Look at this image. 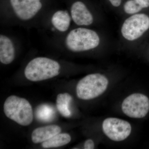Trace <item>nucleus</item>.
I'll return each mask as SVG.
<instances>
[{"instance_id": "15", "label": "nucleus", "mask_w": 149, "mask_h": 149, "mask_svg": "<svg viewBox=\"0 0 149 149\" xmlns=\"http://www.w3.org/2000/svg\"><path fill=\"white\" fill-rule=\"evenodd\" d=\"M55 110L47 104H43L37 107L35 116L38 120L43 122H49L54 118Z\"/></svg>"}, {"instance_id": "11", "label": "nucleus", "mask_w": 149, "mask_h": 149, "mask_svg": "<svg viewBox=\"0 0 149 149\" xmlns=\"http://www.w3.org/2000/svg\"><path fill=\"white\" fill-rule=\"evenodd\" d=\"M15 58V49L13 43L8 37L0 36V61L4 64H10Z\"/></svg>"}, {"instance_id": "3", "label": "nucleus", "mask_w": 149, "mask_h": 149, "mask_svg": "<svg viewBox=\"0 0 149 149\" xmlns=\"http://www.w3.org/2000/svg\"><path fill=\"white\" fill-rule=\"evenodd\" d=\"M100 42V38L97 32L84 28L71 30L65 40L67 48L75 52L93 49L97 47Z\"/></svg>"}, {"instance_id": "4", "label": "nucleus", "mask_w": 149, "mask_h": 149, "mask_svg": "<svg viewBox=\"0 0 149 149\" xmlns=\"http://www.w3.org/2000/svg\"><path fill=\"white\" fill-rule=\"evenodd\" d=\"M108 84V80L103 74L100 73L88 74L77 83V97L85 100L95 98L104 93Z\"/></svg>"}, {"instance_id": "7", "label": "nucleus", "mask_w": 149, "mask_h": 149, "mask_svg": "<svg viewBox=\"0 0 149 149\" xmlns=\"http://www.w3.org/2000/svg\"><path fill=\"white\" fill-rule=\"evenodd\" d=\"M102 129L106 136L112 141H124L130 136L132 130L130 123L126 120L108 118L104 120Z\"/></svg>"}, {"instance_id": "10", "label": "nucleus", "mask_w": 149, "mask_h": 149, "mask_svg": "<svg viewBox=\"0 0 149 149\" xmlns=\"http://www.w3.org/2000/svg\"><path fill=\"white\" fill-rule=\"evenodd\" d=\"M61 131V128L57 125H47L36 128L32 133V142L35 144L42 143L60 133Z\"/></svg>"}, {"instance_id": "13", "label": "nucleus", "mask_w": 149, "mask_h": 149, "mask_svg": "<svg viewBox=\"0 0 149 149\" xmlns=\"http://www.w3.org/2000/svg\"><path fill=\"white\" fill-rule=\"evenodd\" d=\"M72 100V97L67 93L59 94L57 97V108L60 113L64 117L68 118L71 116L69 106Z\"/></svg>"}, {"instance_id": "6", "label": "nucleus", "mask_w": 149, "mask_h": 149, "mask_svg": "<svg viewBox=\"0 0 149 149\" xmlns=\"http://www.w3.org/2000/svg\"><path fill=\"white\" fill-rule=\"evenodd\" d=\"M121 109L124 114L132 118H143L149 111V99L141 93L128 96L123 102Z\"/></svg>"}, {"instance_id": "14", "label": "nucleus", "mask_w": 149, "mask_h": 149, "mask_svg": "<svg viewBox=\"0 0 149 149\" xmlns=\"http://www.w3.org/2000/svg\"><path fill=\"white\" fill-rule=\"evenodd\" d=\"M71 140V137L68 133H59L47 141L43 142L42 146L45 148H58L69 143Z\"/></svg>"}, {"instance_id": "9", "label": "nucleus", "mask_w": 149, "mask_h": 149, "mask_svg": "<svg viewBox=\"0 0 149 149\" xmlns=\"http://www.w3.org/2000/svg\"><path fill=\"white\" fill-rule=\"evenodd\" d=\"M71 15L74 23L79 26H88L93 23V15L82 2H75L72 5Z\"/></svg>"}, {"instance_id": "5", "label": "nucleus", "mask_w": 149, "mask_h": 149, "mask_svg": "<svg viewBox=\"0 0 149 149\" xmlns=\"http://www.w3.org/2000/svg\"><path fill=\"white\" fill-rule=\"evenodd\" d=\"M149 29V17L145 14H137L127 18L123 22L121 32L128 41L140 38Z\"/></svg>"}, {"instance_id": "8", "label": "nucleus", "mask_w": 149, "mask_h": 149, "mask_svg": "<svg viewBox=\"0 0 149 149\" xmlns=\"http://www.w3.org/2000/svg\"><path fill=\"white\" fill-rule=\"evenodd\" d=\"M15 12L22 20L32 18L42 8L40 0H10Z\"/></svg>"}, {"instance_id": "17", "label": "nucleus", "mask_w": 149, "mask_h": 149, "mask_svg": "<svg viewBox=\"0 0 149 149\" xmlns=\"http://www.w3.org/2000/svg\"><path fill=\"white\" fill-rule=\"evenodd\" d=\"M136 3L142 8L149 7V0H135Z\"/></svg>"}, {"instance_id": "19", "label": "nucleus", "mask_w": 149, "mask_h": 149, "mask_svg": "<svg viewBox=\"0 0 149 149\" xmlns=\"http://www.w3.org/2000/svg\"><path fill=\"white\" fill-rule=\"evenodd\" d=\"M109 1L113 6L116 7L119 6L121 2V0H109Z\"/></svg>"}, {"instance_id": "1", "label": "nucleus", "mask_w": 149, "mask_h": 149, "mask_svg": "<svg viewBox=\"0 0 149 149\" xmlns=\"http://www.w3.org/2000/svg\"><path fill=\"white\" fill-rule=\"evenodd\" d=\"M60 68L58 63L54 60L46 57L36 58L25 67L24 75L30 81H42L57 76Z\"/></svg>"}, {"instance_id": "12", "label": "nucleus", "mask_w": 149, "mask_h": 149, "mask_svg": "<svg viewBox=\"0 0 149 149\" xmlns=\"http://www.w3.org/2000/svg\"><path fill=\"white\" fill-rule=\"evenodd\" d=\"M71 18L67 11L59 10L54 14L52 18V24L58 31L64 32L68 29Z\"/></svg>"}, {"instance_id": "2", "label": "nucleus", "mask_w": 149, "mask_h": 149, "mask_svg": "<svg viewBox=\"0 0 149 149\" xmlns=\"http://www.w3.org/2000/svg\"><path fill=\"white\" fill-rule=\"evenodd\" d=\"M4 112L8 118L19 125L27 126L33 119L32 106L26 99L11 95L6 100Z\"/></svg>"}, {"instance_id": "18", "label": "nucleus", "mask_w": 149, "mask_h": 149, "mask_svg": "<svg viewBox=\"0 0 149 149\" xmlns=\"http://www.w3.org/2000/svg\"><path fill=\"white\" fill-rule=\"evenodd\" d=\"M95 148V143L93 140L88 139L85 141L84 144V149H93Z\"/></svg>"}, {"instance_id": "16", "label": "nucleus", "mask_w": 149, "mask_h": 149, "mask_svg": "<svg viewBox=\"0 0 149 149\" xmlns=\"http://www.w3.org/2000/svg\"><path fill=\"white\" fill-rule=\"evenodd\" d=\"M124 11L128 14H134L139 12L142 8L137 4L135 0H129L124 4Z\"/></svg>"}]
</instances>
